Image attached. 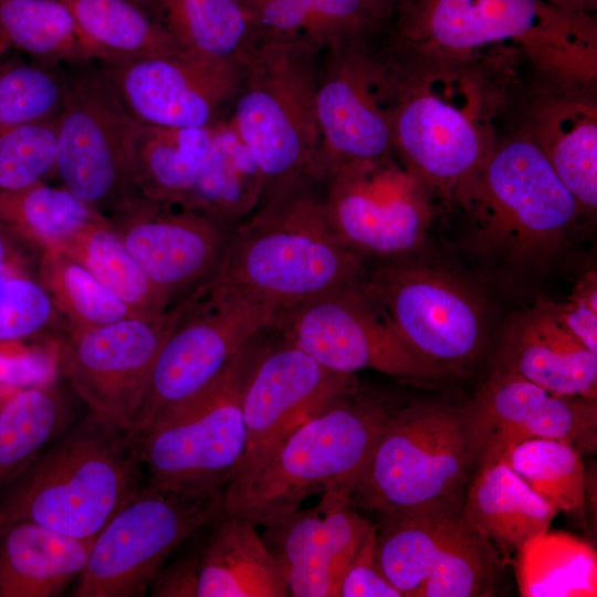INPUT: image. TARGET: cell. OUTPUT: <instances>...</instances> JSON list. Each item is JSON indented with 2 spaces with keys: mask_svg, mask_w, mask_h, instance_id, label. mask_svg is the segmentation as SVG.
<instances>
[{
  "mask_svg": "<svg viewBox=\"0 0 597 597\" xmlns=\"http://www.w3.org/2000/svg\"><path fill=\"white\" fill-rule=\"evenodd\" d=\"M386 38L422 60L522 57L545 84L596 87V14L543 0H399Z\"/></svg>",
  "mask_w": 597,
  "mask_h": 597,
  "instance_id": "cell-1",
  "label": "cell"
},
{
  "mask_svg": "<svg viewBox=\"0 0 597 597\" xmlns=\"http://www.w3.org/2000/svg\"><path fill=\"white\" fill-rule=\"evenodd\" d=\"M392 149L432 198L457 203L495 146L500 93L473 64L410 56L386 39Z\"/></svg>",
  "mask_w": 597,
  "mask_h": 597,
  "instance_id": "cell-2",
  "label": "cell"
},
{
  "mask_svg": "<svg viewBox=\"0 0 597 597\" xmlns=\"http://www.w3.org/2000/svg\"><path fill=\"white\" fill-rule=\"evenodd\" d=\"M316 185L306 178L264 198L230 232L213 276L197 294L237 295L277 313L357 283L365 263L334 233Z\"/></svg>",
  "mask_w": 597,
  "mask_h": 597,
  "instance_id": "cell-3",
  "label": "cell"
},
{
  "mask_svg": "<svg viewBox=\"0 0 597 597\" xmlns=\"http://www.w3.org/2000/svg\"><path fill=\"white\" fill-rule=\"evenodd\" d=\"M457 205L467 248L513 272H541L566 249L582 210L538 147L523 135L493 147Z\"/></svg>",
  "mask_w": 597,
  "mask_h": 597,
  "instance_id": "cell-4",
  "label": "cell"
},
{
  "mask_svg": "<svg viewBox=\"0 0 597 597\" xmlns=\"http://www.w3.org/2000/svg\"><path fill=\"white\" fill-rule=\"evenodd\" d=\"M144 483L133 430L88 410L3 492L0 524L29 521L93 538Z\"/></svg>",
  "mask_w": 597,
  "mask_h": 597,
  "instance_id": "cell-5",
  "label": "cell"
},
{
  "mask_svg": "<svg viewBox=\"0 0 597 597\" xmlns=\"http://www.w3.org/2000/svg\"><path fill=\"white\" fill-rule=\"evenodd\" d=\"M391 411L359 390L333 401L296 428L254 476L223 491L224 512L265 526L314 493L353 491Z\"/></svg>",
  "mask_w": 597,
  "mask_h": 597,
  "instance_id": "cell-6",
  "label": "cell"
},
{
  "mask_svg": "<svg viewBox=\"0 0 597 597\" xmlns=\"http://www.w3.org/2000/svg\"><path fill=\"white\" fill-rule=\"evenodd\" d=\"M321 53L304 40L264 39L243 64L230 117L264 175L262 200L311 179Z\"/></svg>",
  "mask_w": 597,
  "mask_h": 597,
  "instance_id": "cell-7",
  "label": "cell"
},
{
  "mask_svg": "<svg viewBox=\"0 0 597 597\" xmlns=\"http://www.w3.org/2000/svg\"><path fill=\"white\" fill-rule=\"evenodd\" d=\"M262 333L208 386L134 434L147 484L189 495L224 491L247 446L242 390Z\"/></svg>",
  "mask_w": 597,
  "mask_h": 597,
  "instance_id": "cell-8",
  "label": "cell"
},
{
  "mask_svg": "<svg viewBox=\"0 0 597 597\" xmlns=\"http://www.w3.org/2000/svg\"><path fill=\"white\" fill-rule=\"evenodd\" d=\"M472 467L465 408L412 400L390 412L352 499L379 513L458 499Z\"/></svg>",
  "mask_w": 597,
  "mask_h": 597,
  "instance_id": "cell-9",
  "label": "cell"
},
{
  "mask_svg": "<svg viewBox=\"0 0 597 597\" xmlns=\"http://www.w3.org/2000/svg\"><path fill=\"white\" fill-rule=\"evenodd\" d=\"M223 512V491L189 495L145 482L93 537L70 596H145L174 552Z\"/></svg>",
  "mask_w": 597,
  "mask_h": 597,
  "instance_id": "cell-10",
  "label": "cell"
},
{
  "mask_svg": "<svg viewBox=\"0 0 597 597\" xmlns=\"http://www.w3.org/2000/svg\"><path fill=\"white\" fill-rule=\"evenodd\" d=\"M359 284L405 343L447 375L468 369L482 353L485 308L458 274L415 253L365 263Z\"/></svg>",
  "mask_w": 597,
  "mask_h": 597,
  "instance_id": "cell-11",
  "label": "cell"
},
{
  "mask_svg": "<svg viewBox=\"0 0 597 597\" xmlns=\"http://www.w3.org/2000/svg\"><path fill=\"white\" fill-rule=\"evenodd\" d=\"M323 185L334 233L364 263L419 251L432 221L433 198L394 153L344 165Z\"/></svg>",
  "mask_w": 597,
  "mask_h": 597,
  "instance_id": "cell-12",
  "label": "cell"
},
{
  "mask_svg": "<svg viewBox=\"0 0 597 597\" xmlns=\"http://www.w3.org/2000/svg\"><path fill=\"white\" fill-rule=\"evenodd\" d=\"M275 314L265 304L216 291L182 302L132 421L133 432L145 431L208 386L248 343L272 326Z\"/></svg>",
  "mask_w": 597,
  "mask_h": 597,
  "instance_id": "cell-13",
  "label": "cell"
},
{
  "mask_svg": "<svg viewBox=\"0 0 597 597\" xmlns=\"http://www.w3.org/2000/svg\"><path fill=\"white\" fill-rule=\"evenodd\" d=\"M271 327L336 374L368 368L416 385L447 376L405 343L359 281L279 311Z\"/></svg>",
  "mask_w": 597,
  "mask_h": 597,
  "instance_id": "cell-14",
  "label": "cell"
},
{
  "mask_svg": "<svg viewBox=\"0 0 597 597\" xmlns=\"http://www.w3.org/2000/svg\"><path fill=\"white\" fill-rule=\"evenodd\" d=\"M375 41L321 53L315 97L318 146L310 172L317 184L344 165L394 153L391 71Z\"/></svg>",
  "mask_w": 597,
  "mask_h": 597,
  "instance_id": "cell-15",
  "label": "cell"
},
{
  "mask_svg": "<svg viewBox=\"0 0 597 597\" xmlns=\"http://www.w3.org/2000/svg\"><path fill=\"white\" fill-rule=\"evenodd\" d=\"M259 341L242 390L244 453L224 491L261 471L286 438L333 401L358 390L353 375L333 373L271 327Z\"/></svg>",
  "mask_w": 597,
  "mask_h": 597,
  "instance_id": "cell-16",
  "label": "cell"
},
{
  "mask_svg": "<svg viewBox=\"0 0 597 597\" xmlns=\"http://www.w3.org/2000/svg\"><path fill=\"white\" fill-rule=\"evenodd\" d=\"M132 123L105 75L82 74L64 84L55 171L63 186L107 218L144 199L130 171Z\"/></svg>",
  "mask_w": 597,
  "mask_h": 597,
  "instance_id": "cell-17",
  "label": "cell"
},
{
  "mask_svg": "<svg viewBox=\"0 0 597 597\" xmlns=\"http://www.w3.org/2000/svg\"><path fill=\"white\" fill-rule=\"evenodd\" d=\"M182 303L158 315L65 329L57 369L90 411L126 428L143 401L157 356Z\"/></svg>",
  "mask_w": 597,
  "mask_h": 597,
  "instance_id": "cell-18",
  "label": "cell"
},
{
  "mask_svg": "<svg viewBox=\"0 0 597 597\" xmlns=\"http://www.w3.org/2000/svg\"><path fill=\"white\" fill-rule=\"evenodd\" d=\"M465 410L476 470L536 438L564 441L579 453L596 451L597 399L554 394L493 368Z\"/></svg>",
  "mask_w": 597,
  "mask_h": 597,
  "instance_id": "cell-19",
  "label": "cell"
},
{
  "mask_svg": "<svg viewBox=\"0 0 597 597\" xmlns=\"http://www.w3.org/2000/svg\"><path fill=\"white\" fill-rule=\"evenodd\" d=\"M108 220L169 308L210 281L231 232L190 208L146 199Z\"/></svg>",
  "mask_w": 597,
  "mask_h": 597,
  "instance_id": "cell-20",
  "label": "cell"
},
{
  "mask_svg": "<svg viewBox=\"0 0 597 597\" xmlns=\"http://www.w3.org/2000/svg\"><path fill=\"white\" fill-rule=\"evenodd\" d=\"M129 114L165 127H205L233 102L243 66L180 55H157L111 64L104 74Z\"/></svg>",
  "mask_w": 597,
  "mask_h": 597,
  "instance_id": "cell-21",
  "label": "cell"
},
{
  "mask_svg": "<svg viewBox=\"0 0 597 597\" xmlns=\"http://www.w3.org/2000/svg\"><path fill=\"white\" fill-rule=\"evenodd\" d=\"M292 597H338L343 575L374 527L354 509L352 490L329 488L320 502L263 526Z\"/></svg>",
  "mask_w": 597,
  "mask_h": 597,
  "instance_id": "cell-22",
  "label": "cell"
},
{
  "mask_svg": "<svg viewBox=\"0 0 597 597\" xmlns=\"http://www.w3.org/2000/svg\"><path fill=\"white\" fill-rule=\"evenodd\" d=\"M493 368L554 394L597 399V354L562 324L548 298L509 318Z\"/></svg>",
  "mask_w": 597,
  "mask_h": 597,
  "instance_id": "cell-23",
  "label": "cell"
},
{
  "mask_svg": "<svg viewBox=\"0 0 597 597\" xmlns=\"http://www.w3.org/2000/svg\"><path fill=\"white\" fill-rule=\"evenodd\" d=\"M547 86L530 105L521 135L543 153L582 212L593 213L597 207L595 87Z\"/></svg>",
  "mask_w": 597,
  "mask_h": 597,
  "instance_id": "cell-24",
  "label": "cell"
},
{
  "mask_svg": "<svg viewBox=\"0 0 597 597\" xmlns=\"http://www.w3.org/2000/svg\"><path fill=\"white\" fill-rule=\"evenodd\" d=\"M261 40H304L322 51L373 41L391 22L395 0H240Z\"/></svg>",
  "mask_w": 597,
  "mask_h": 597,
  "instance_id": "cell-25",
  "label": "cell"
},
{
  "mask_svg": "<svg viewBox=\"0 0 597 597\" xmlns=\"http://www.w3.org/2000/svg\"><path fill=\"white\" fill-rule=\"evenodd\" d=\"M256 524L223 512L202 535L197 597H289Z\"/></svg>",
  "mask_w": 597,
  "mask_h": 597,
  "instance_id": "cell-26",
  "label": "cell"
},
{
  "mask_svg": "<svg viewBox=\"0 0 597 597\" xmlns=\"http://www.w3.org/2000/svg\"><path fill=\"white\" fill-rule=\"evenodd\" d=\"M459 499L439 498L380 513L375 558L402 597H416L462 521Z\"/></svg>",
  "mask_w": 597,
  "mask_h": 597,
  "instance_id": "cell-27",
  "label": "cell"
},
{
  "mask_svg": "<svg viewBox=\"0 0 597 597\" xmlns=\"http://www.w3.org/2000/svg\"><path fill=\"white\" fill-rule=\"evenodd\" d=\"M93 538L29 521L0 524V597H56L84 569Z\"/></svg>",
  "mask_w": 597,
  "mask_h": 597,
  "instance_id": "cell-28",
  "label": "cell"
},
{
  "mask_svg": "<svg viewBox=\"0 0 597 597\" xmlns=\"http://www.w3.org/2000/svg\"><path fill=\"white\" fill-rule=\"evenodd\" d=\"M461 511L472 528L507 554L549 530L558 513L503 460L475 471Z\"/></svg>",
  "mask_w": 597,
  "mask_h": 597,
  "instance_id": "cell-29",
  "label": "cell"
},
{
  "mask_svg": "<svg viewBox=\"0 0 597 597\" xmlns=\"http://www.w3.org/2000/svg\"><path fill=\"white\" fill-rule=\"evenodd\" d=\"M214 123L179 128L133 119L128 139L130 171L144 199L164 205L184 203L208 150Z\"/></svg>",
  "mask_w": 597,
  "mask_h": 597,
  "instance_id": "cell-30",
  "label": "cell"
},
{
  "mask_svg": "<svg viewBox=\"0 0 597 597\" xmlns=\"http://www.w3.org/2000/svg\"><path fill=\"white\" fill-rule=\"evenodd\" d=\"M264 175L230 115L220 117L193 187L181 206L226 224L241 221L262 201Z\"/></svg>",
  "mask_w": 597,
  "mask_h": 597,
  "instance_id": "cell-31",
  "label": "cell"
},
{
  "mask_svg": "<svg viewBox=\"0 0 597 597\" xmlns=\"http://www.w3.org/2000/svg\"><path fill=\"white\" fill-rule=\"evenodd\" d=\"M155 18L187 55L243 66L261 41L240 0H154Z\"/></svg>",
  "mask_w": 597,
  "mask_h": 597,
  "instance_id": "cell-32",
  "label": "cell"
},
{
  "mask_svg": "<svg viewBox=\"0 0 597 597\" xmlns=\"http://www.w3.org/2000/svg\"><path fill=\"white\" fill-rule=\"evenodd\" d=\"M55 379L19 390L0 406V494L77 419Z\"/></svg>",
  "mask_w": 597,
  "mask_h": 597,
  "instance_id": "cell-33",
  "label": "cell"
},
{
  "mask_svg": "<svg viewBox=\"0 0 597 597\" xmlns=\"http://www.w3.org/2000/svg\"><path fill=\"white\" fill-rule=\"evenodd\" d=\"M523 597L597 596V554L587 541L563 531L532 535L515 552Z\"/></svg>",
  "mask_w": 597,
  "mask_h": 597,
  "instance_id": "cell-34",
  "label": "cell"
},
{
  "mask_svg": "<svg viewBox=\"0 0 597 597\" xmlns=\"http://www.w3.org/2000/svg\"><path fill=\"white\" fill-rule=\"evenodd\" d=\"M94 48L109 64L185 54L155 17L128 0H60Z\"/></svg>",
  "mask_w": 597,
  "mask_h": 597,
  "instance_id": "cell-35",
  "label": "cell"
},
{
  "mask_svg": "<svg viewBox=\"0 0 597 597\" xmlns=\"http://www.w3.org/2000/svg\"><path fill=\"white\" fill-rule=\"evenodd\" d=\"M0 40L46 63L97 59L60 0H0Z\"/></svg>",
  "mask_w": 597,
  "mask_h": 597,
  "instance_id": "cell-36",
  "label": "cell"
},
{
  "mask_svg": "<svg viewBox=\"0 0 597 597\" xmlns=\"http://www.w3.org/2000/svg\"><path fill=\"white\" fill-rule=\"evenodd\" d=\"M57 248L76 259L135 314L149 316L170 310L108 219L87 226Z\"/></svg>",
  "mask_w": 597,
  "mask_h": 597,
  "instance_id": "cell-37",
  "label": "cell"
},
{
  "mask_svg": "<svg viewBox=\"0 0 597 597\" xmlns=\"http://www.w3.org/2000/svg\"><path fill=\"white\" fill-rule=\"evenodd\" d=\"M107 219L63 185L40 182L21 190H0V223L41 250L60 247L80 230Z\"/></svg>",
  "mask_w": 597,
  "mask_h": 597,
  "instance_id": "cell-38",
  "label": "cell"
},
{
  "mask_svg": "<svg viewBox=\"0 0 597 597\" xmlns=\"http://www.w3.org/2000/svg\"><path fill=\"white\" fill-rule=\"evenodd\" d=\"M502 460L557 512L585 522L586 474L573 446L551 438L530 439L512 447Z\"/></svg>",
  "mask_w": 597,
  "mask_h": 597,
  "instance_id": "cell-39",
  "label": "cell"
},
{
  "mask_svg": "<svg viewBox=\"0 0 597 597\" xmlns=\"http://www.w3.org/2000/svg\"><path fill=\"white\" fill-rule=\"evenodd\" d=\"M38 276L59 315L66 320V329L96 327L138 315L61 248L42 250Z\"/></svg>",
  "mask_w": 597,
  "mask_h": 597,
  "instance_id": "cell-40",
  "label": "cell"
},
{
  "mask_svg": "<svg viewBox=\"0 0 597 597\" xmlns=\"http://www.w3.org/2000/svg\"><path fill=\"white\" fill-rule=\"evenodd\" d=\"M500 568L493 543L462 517L416 597L492 596Z\"/></svg>",
  "mask_w": 597,
  "mask_h": 597,
  "instance_id": "cell-41",
  "label": "cell"
},
{
  "mask_svg": "<svg viewBox=\"0 0 597 597\" xmlns=\"http://www.w3.org/2000/svg\"><path fill=\"white\" fill-rule=\"evenodd\" d=\"M57 115L0 134V190L29 188L55 171Z\"/></svg>",
  "mask_w": 597,
  "mask_h": 597,
  "instance_id": "cell-42",
  "label": "cell"
},
{
  "mask_svg": "<svg viewBox=\"0 0 597 597\" xmlns=\"http://www.w3.org/2000/svg\"><path fill=\"white\" fill-rule=\"evenodd\" d=\"M64 84L46 70L22 61H0V134L59 114Z\"/></svg>",
  "mask_w": 597,
  "mask_h": 597,
  "instance_id": "cell-43",
  "label": "cell"
},
{
  "mask_svg": "<svg viewBox=\"0 0 597 597\" xmlns=\"http://www.w3.org/2000/svg\"><path fill=\"white\" fill-rule=\"evenodd\" d=\"M60 316L31 269L0 275V343L20 342L48 331Z\"/></svg>",
  "mask_w": 597,
  "mask_h": 597,
  "instance_id": "cell-44",
  "label": "cell"
},
{
  "mask_svg": "<svg viewBox=\"0 0 597 597\" xmlns=\"http://www.w3.org/2000/svg\"><path fill=\"white\" fill-rule=\"evenodd\" d=\"M20 342L0 343V392H14L55 379L57 341L51 346H28Z\"/></svg>",
  "mask_w": 597,
  "mask_h": 597,
  "instance_id": "cell-45",
  "label": "cell"
},
{
  "mask_svg": "<svg viewBox=\"0 0 597 597\" xmlns=\"http://www.w3.org/2000/svg\"><path fill=\"white\" fill-rule=\"evenodd\" d=\"M376 525L363 538L348 564L338 597H402L379 570L375 558Z\"/></svg>",
  "mask_w": 597,
  "mask_h": 597,
  "instance_id": "cell-46",
  "label": "cell"
},
{
  "mask_svg": "<svg viewBox=\"0 0 597 597\" xmlns=\"http://www.w3.org/2000/svg\"><path fill=\"white\" fill-rule=\"evenodd\" d=\"M562 324L589 350L597 354V280L593 271L583 275L568 300L553 302Z\"/></svg>",
  "mask_w": 597,
  "mask_h": 597,
  "instance_id": "cell-47",
  "label": "cell"
},
{
  "mask_svg": "<svg viewBox=\"0 0 597 597\" xmlns=\"http://www.w3.org/2000/svg\"><path fill=\"white\" fill-rule=\"evenodd\" d=\"M202 535L200 540H202ZM200 546L201 541L188 547L170 564L166 563L151 584L149 595L156 597H197Z\"/></svg>",
  "mask_w": 597,
  "mask_h": 597,
  "instance_id": "cell-48",
  "label": "cell"
},
{
  "mask_svg": "<svg viewBox=\"0 0 597 597\" xmlns=\"http://www.w3.org/2000/svg\"><path fill=\"white\" fill-rule=\"evenodd\" d=\"M42 250L11 228L0 223V275L12 270L31 269Z\"/></svg>",
  "mask_w": 597,
  "mask_h": 597,
  "instance_id": "cell-49",
  "label": "cell"
},
{
  "mask_svg": "<svg viewBox=\"0 0 597 597\" xmlns=\"http://www.w3.org/2000/svg\"><path fill=\"white\" fill-rule=\"evenodd\" d=\"M552 6L557 8L580 12L595 14L597 10V0H543Z\"/></svg>",
  "mask_w": 597,
  "mask_h": 597,
  "instance_id": "cell-50",
  "label": "cell"
},
{
  "mask_svg": "<svg viewBox=\"0 0 597 597\" xmlns=\"http://www.w3.org/2000/svg\"><path fill=\"white\" fill-rule=\"evenodd\" d=\"M7 49H9V46L3 41L0 40V61L4 52L7 51Z\"/></svg>",
  "mask_w": 597,
  "mask_h": 597,
  "instance_id": "cell-51",
  "label": "cell"
},
{
  "mask_svg": "<svg viewBox=\"0 0 597 597\" xmlns=\"http://www.w3.org/2000/svg\"><path fill=\"white\" fill-rule=\"evenodd\" d=\"M399 0H395V2L397 3Z\"/></svg>",
  "mask_w": 597,
  "mask_h": 597,
  "instance_id": "cell-52",
  "label": "cell"
}]
</instances>
